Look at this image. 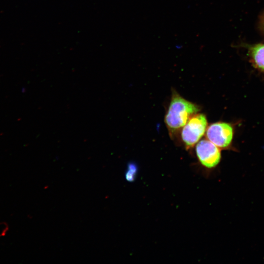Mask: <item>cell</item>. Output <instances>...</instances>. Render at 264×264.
I'll return each mask as SVG.
<instances>
[{"instance_id":"cell-5","label":"cell","mask_w":264,"mask_h":264,"mask_svg":"<svg viewBox=\"0 0 264 264\" xmlns=\"http://www.w3.org/2000/svg\"><path fill=\"white\" fill-rule=\"evenodd\" d=\"M253 61L260 68L264 70V44H258L251 49Z\"/></svg>"},{"instance_id":"cell-1","label":"cell","mask_w":264,"mask_h":264,"mask_svg":"<svg viewBox=\"0 0 264 264\" xmlns=\"http://www.w3.org/2000/svg\"><path fill=\"white\" fill-rule=\"evenodd\" d=\"M200 110V107L188 101L173 89L164 121L171 136L176 134L189 119Z\"/></svg>"},{"instance_id":"cell-6","label":"cell","mask_w":264,"mask_h":264,"mask_svg":"<svg viewBox=\"0 0 264 264\" xmlns=\"http://www.w3.org/2000/svg\"><path fill=\"white\" fill-rule=\"evenodd\" d=\"M137 171V167L134 163H130L128 165L127 170L126 173V179L128 181H132L135 177Z\"/></svg>"},{"instance_id":"cell-4","label":"cell","mask_w":264,"mask_h":264,"mask_svg":"<svg viewBox=\"0 0 264 264\" xmlns=\"http://www.w3.org/2000/svg\"><path fill=\"white\" fill-rule=\"evenodd\" d=\"M206 136L219 148H225L231 144L233 131L228 123L222 122L211 124L206 129Z\"/></svg>"},{"instance_id":"cell-3","label":"cell","mask_w":264,"mask_h":264,"mask_svg":"<svg viewBox=\"0 0 264 264\" xmlns=\"http://www.w3.org/2000/svg\"><path fill=\"white\" fill-rule=\"evenodd\" d=\"M196 153L201 165L209 169L215 167L220 161L219 148L209 140H199L196 146Z\"/></svg>"},{"instance_id":"cell-2","label":"cell","mask_w":264,"mask_h":264,"mask_svg":"<svg viewBox=\"0 0 264 264\" xmlns=\"http://www.w3.org/2000/svg\"><path fill=\"white\" fill-rule=\"evenodd\" d=\"M207 126V118L203 113H196L189 119L181 130V138L187 149L197 144L206 131Z\"/></svg>"}]
</instances>
